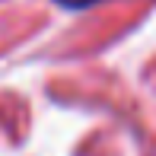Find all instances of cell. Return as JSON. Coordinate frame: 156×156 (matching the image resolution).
I'll use <instances>...</instances> for the list:
<instances>
[{"instance_id": "1", "label": "cell", "mask_w": 156, "mask_h": 156, "mask_svg": "<svg viewBox=\"0 0 156 156\" xmlns=\"http://www.w3.org/2000/svg\"><path fill=\"white\" fill-rule=\"evenodd\" d=\"M61 3H67V6H86V3H93V0H61Z\"/></svg>"}]
</instances>
